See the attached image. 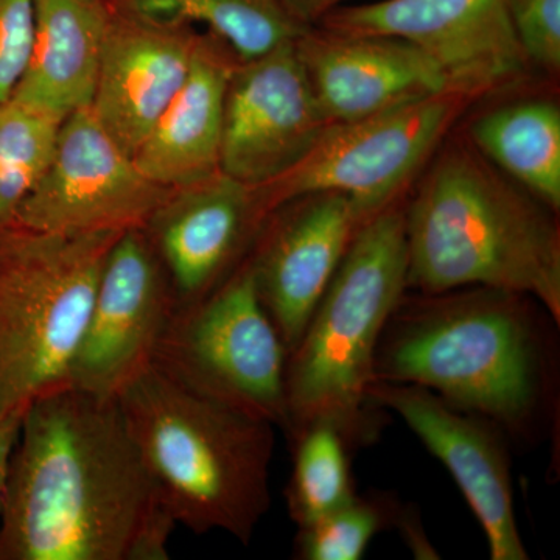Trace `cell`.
<instances>
[{
    "instance_id": "cell-1",
    "label": "cell",
    "mask_w": 560,
    "mask_h": 560,
    "mask_svg": "<svg viewBox=\"0 0 560 560\" xmlns=\"http://www.w3.org/2000/svg\"><path fill=\"white\" fill-rule=\"evenodd\" d=\"M117 399L66 385L21 420L0 560H165L176 528Z\"/></svg>"
},
{
    "instance_id": "cell-2",
    "label": "cell",
    "mask_w": 560,
    "mask_h": 560,
    "mask_svg": "<svg viewBox=\"0 0 560 560\" xmlns=\"http://www.w3.org/2000/svg\"><path fill=\"white\" fill-rule=\"evenodd\" d=\"M555 326L539 302L515 291L407 290L378 341L374 382L420 386L508 440L537 442L558 407Z\"/></svg>"
},
{
    "instance_id": "cell-3",
    "label": "cell",
    "mask_w": 560,
    "mask_h": 560,
    "mask_svg": "<svg viewBox=\"0 0 560 560\" xmlns=\"http://www.w3.org/2000/svg\"><path fill=\"white\" fill-rule=\"evenodd\" d=\"M552 212L480 153L448 150L405 209L407 290L515 291L560 324V234Z\"/></svg>"
},
{
    "instance_id": "cell-4",
    "label": "cell",
    "mask_w": 560,
    "mask_h": 560,
    "mask_svg": "<svg viewBox=\"0 0 560 560\" xmlns=\"http://www.w3.org/2000/svg\"><path fill=\"white\" fill-rule=\"evenodd\" d=\"M116 399L176 525L248 545L271 506L276 427L191 393L153 364Z\"/></svg>"
},
{
    "instance_id": "cell-5",
    "label": "cell",
    "mask_w": 560,
    "mask_h": 560,
    "mask_svg": "<svg viewBox=\"0 0 560 560\" xmlns=\"http://www.w3.org/2000/svg\"><path fill=\"white\" fill-rule=\"evenodd\" d=\"M407 272L405 209L390 202L357 232L289 352L283 429L289 440L316 422L337 427L353 451L377 438L381 410L370 400L375 352L407 291Z\"/></svg>"
},
{
    "instance_id": "cell-6",
    "label": "cell",
    "mask_w": 560,
    "mask_h": 560,
    "mask_svg": "<svg viewBox=\"0 0 560 560\" xmlns=\"http://www.w3.org/2000/svg\"><path fill=\"white\" fill-rule=\"evenodd\" d=\"M121 232L0 230V422L69 385L106 256Z\"/></svg>"
},
{
    "instance_id": "cell-7",
    "label": "cell",
    "mask_w": 560,
    "mask_h": 560,
    "mask_svg": "<svg viewBox=\"0 0 560 560\" xmlns=\"http://www.w3.org/2000/svg\"><path fill=\"white\" fill-rule=\"evenodd\" d=\"M287 360L248 259L208 296L176 307L151 364L198 396L283 430Z\"/></svg>"
},
{
    "instance_id": "cell-8",
    "label": "cell",
    "mask_w": 560,
    "mask_h": 560,
    "mask_svg": "<svg viewBox=\"0 0 560 560\" xmlns=\"http://www.w3.org/2000/svg\"><path fill=\"white\" fill-rule=\"evenodd\" d=\"M469 95H425L346 124H330L289 173L254 190L265 215L308 195L338 191L381 212L429 158Z\"/></svg>"
},
{
    "instance_id": "cell-9",
    "label": "cell",
    "mask_w": 560,
    "mask_h": 560,
    "mask_svg": "<svg viewBox=\"0 0 560 560\" xmlns=\"http://www.w3.org/2000/svg\"><path fill=\"white\" fill-rule=\"evenodd\" d=\"M172 191L143 175L90 108L79 109L62 120L49 167L14 223L61 234L138 230Z\"/></svg>"
},
{
    "instance_id": "cell-10",
    "label": "cell",
    "mask_w": 560,
    "mask_h": 560,
    "mask_svg": "<svg viewBox=\"0 0 560 560\" xmlns=\"http://www.w3.org/2000/svg\"><path fill=\"white\" fill-rule=\"evenodd\" d=\"M319 22L326 31L407 40L469 97L517 79L528 62L508 0H381L338 7Z\"/></svg>"
},
{
    "instance_id": "cell-11",
    "label": "cell",
    "mask_w": 560,
    "mask_h": 560,
    "mask_svg": "<svg viewBox=\"0 0 560 560\" xmlns=\"http://www.w3.org/2000/svg\"><path fill=\"white\" fill-rule=\"evenodd\" d=\"M176 307L171 280L143 228L121 232L103 264L69 385L116 399L153 363Z\"/></svg>"
},
{
    "instance_id": "cell-12",
    "label": "cell",
    "mask_w": 560,
    "mask_h": 560,
    "mask_svg": "<svg viewBox=\"0 0 560 560\" xmlns=\"http://www.w3.org/2000/svg\"><path fill=\"white\" fill-rule=\"evenodd\" d=\"M329 125L296 40L282 44L232 70L220 171L259 189L296 167Z\"/></svg>"
},
{
    "instance_id": "cell-13",
    "label": "cell",
    "mask_w": 560,
    "mask_h": 560,
    "mask_svg": "<svg viewBox=\"0 0 560 560\" xmlns=\"http://www.w3.org/2000/svg\"><path fill=\"white\" fill-rule=\"evenodd\" d=\"M370 400L377 410L399 416L444 464L485 530L490 559L528 560L515 515L506 434L420 386L372 382Z\"/></svg>"
},
{
    "instance_id": "cell-14",
    "label": "cell",
    "mask_w": 560,
    "mask_h": 560,
    "mask_svg": "<svg viewBox=\"0 0 560 560\" xmlns=\"http://www.w3.org/2000/svg\"><path fill=\"white\" fill-rule=\"evenodd\" d=\"M296 201V208L261 235L249 257L261 305L289 352L300 341L357 232L372 217L338 191Z\"/></svg>"
},
{
    "instance_id": "cell-15",
    "label": "cell",
    "mask_w": 560,
    "mask_h": 560,
    "mask_svg": "<svg viewBox=\"0 0 560 560\" xmlns=\"http://www.w3.org/2000/svg\"><path fill=\"white\" fill-rule=\"evenodd\" d=\"M191 28L113 5L90 109L132 158L186 83L200 40Z\"/></svg>"
},
{
    "instance_id": "cell-16",
    "label": "cell",
    "mask_w": 560,
    "mask_h": 560,
    "mask_svg": "<svg viewBox=\"0 0 560 560\" xmlns=\"http://www.w3.org/2000/svg\"><path fill=\"white\" fill-rule=\"evenodd\" d=\"M268 217L253 189L224 173L173 190L143 226L171 280L178 307L208 296Z\"/></svg>"
},
{
    "instance_id": "cell-17",
    "label": "cell",
    "mask_w": 560,
    "mask_h": 560,
    "mask_svg": "<svg viewBox=\"0 0 560 560\" xmlns=\"http://www.w3.org/2000/svg\"><path fill=\"white\" fill-rule=\"evenodd\" d=\"M298 51L330 124L374 116L452 90L440 66L407 40L308 28Z\"/></svg>"
},
{
    "instance_id": "cell-18",
    "label": "cell",
    "mask_w": 560,
    "mask_h": 560,
    "mask_svg": "<svg viewBox=\"0 0 560 560\" xmlns=\"http://www.w3.org/2000/svg\"><path fill=\"white\" fill-rule=\"evenodd\" d=\"M217 38H201L186 83L136 151L140 171L165 189L194 186L220 173L224 106L232 66Z\"/></svg>"
},
{
    "instance_id": "cell-19",
    "label": "cell",
    "mask_w": 560,
    "mask_h": 560,
    "mask_svg": "<svg viewBox=\"0 0 560 560\" xmlns=\"http://www.w3.org/2000/svg\"><path fill=\"white\" fill-rule=\"evenodd\" d=\"M31 58L11 98L57 120L90 108L97 84L109 0H33Z\"/></svg>"
},
{
    "instance_id": "cell-20",
    "label": "cell",
    "mask_w": 560,
    "mask_h": 560,
    "mask_svg": "<svg viewBox=\"0 0 560 560\" xmlns=\"http://www.w3.org/2000/svg\"><path fill=\"white\" fill-rule=\"evenodd\" d=\"M475 147L533 197L560 208V109L529 101L486 114L471 127Z\"/></svg>"
},
{
    "instance_id": "cell-21",
    "label": "cell",
    "mask_w": 560,
    "mask_h": 560,
    "mask_svg": "<svg viewBox=\"0 0 560 560\" xmlns=\"http://www.w3.org/2000/svg\"><path fill=\"white\" fill-rule=\"evenodd\" d=\"M114 7L153 20L201 24L242 61L293 43L308 31L285 0H109Z\"/></svg>"
},
{
    "instance_id": "cell-22",
    "label": "cell",
    "mask_w": 560,
    "mask_h": 560,
    "mask_svg": "<svg viewBox=\"0 0 560 560\" xmlns=\"http://www.w3.org/2000/svg\"><path fill=\"white\" fill-rule=\"evenodd\" d=\"M293 470L285 489L287 510L298 529L312 525L355 497L352 456L345 434L316 422L290 438Z\"/></svg>"
},
{
    "instance_id": "cell-23",
    "label": "cell",
    "mask_w": 560,
    "mask_h": 560,
    "mask_svg": "<svg viewBox=\"0 0 560 560\" xmlns=\"http://www.w3.org/2000/svg\"><path fill=\"white\" fill-rule=\"evenodd\" d=\"M61 124L13 98L0 103V230L49 167Z\"/></svg>"
},
{
    "instance_id": "cell-24",
    "label": "cell",
    "mask_w": 560,
    "mask_h": 560,
    "mask_svg": "<svg viewBox=\"0 0 560 560\" xmlns=\"http://www.w3.org/2000/svg\"><path fill=\"white\" fill-rule=\"evenodd\" d=\"M404 512L405 506L390 493H355L348 503L298 529L294 558L360 560L378 533L399 526Z\"/></svg>"
},
{
    "instance_id": "cell-25",
    "label": "cell",
    "mask_w": 560,
    "mask_h": 560,
    "mask_svg": "<svg viewBox=\"0 0 560 560\" xmlns=\"http://www.w3.org/2000/svg\"><path fill=\"white\" fill-rule=\"evenodd\" d=\"M512 25L526 60L560 68V0H508Z\"/></svg>"
},
{
    "instance_id": "cell-26",
    "label": "cell",
    "mask_w": 560,
    "mask_h": 560,
    "mask_svg": "<svg viewBox=\"0 0 560 560\" xmlns=\"http://www.w3.org/2000/svg\"><path fill=\"white\" fill-rule=\"evenodd\" d=\"M33 0H0V103L9 101L31 58Z\"/></svg>"
},
{
    "instance_id": "cell-27",
    "label": "cell",
    "mask_w": 560,
    "mask_h": 560,
    "mask_svg": "<svg viewBox=\"0 0 560 560\" xmlns=\"http://www.w3.org/2000/svg\"><path fill=\"white\" fill-rule=\"evenodd\" d=\"M346 0H285L291 13L307 27L318 24L331 10L342 7Z\"/></svg>"
},
{
    "instance_id": "cell-28",
    "label": "cell",
    "mask_w": 560,
    "mask_h": 560,
    "mask_svg": "<svg viewBox=\"0 0 560 560\" xmlns=\"http://www.w3.org/2000/svg\"><path fill=\"white\" fill-rule=\"evenodd\" d=\"M21 422L10 420L0 422V499L5 489L7 477H9L10 460L20 438Z\"/></svg>"
}]
</instances>
